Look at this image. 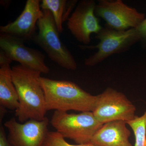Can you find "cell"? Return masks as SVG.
<instances>
[{"mask_svg": "<svg viewBox=\"0 0 146 146\" xmlns=\"http://www.w3.org/2000/svg\"><path fill=\"white\" fill-rule=\"evenodd\" d=\"M11 68L19 99L15 116L21 123L30 119L44 120L47 110L44 93L40 83L41 73L20 64Z\"/></svg>", "mask_w": 146, "mask_h": 146, "instance_id": "obj_1", "label": "cell"}, {"mask_svg": "<svg viewBox=\"0 0 146 146\" xmlns=\"http://www.w3.org/2000/svg\"><path fill=\"white\" fill-rule=\"evenodd\" d=\"M40 81L44 93L47 111L93 112L96 108L98 96H92L74 82L42 77Z\"/></svg>", "mask_w": 146, "mask_h": 146, "instance_id": "obj_2", "label": "cell"}, {"mask_svg": "<svg viewBox=\"0 0 146 146\" xmlns=\"http://www.w3.org/2000/svg\"><path fill=\"white\" fill-rule=\"evenodd\" d=\"M42 11L43 15L36 24L39 31L33 39L53 62L62 68L75 70L77 68L76 62L61 42L51 12L48 10Z\"/></svg>", "mask_w": 146, "mask_h": 146, "instance_id": "obj_3", "label": "cell"}, {"mask_svg": "<svg viewBox=\"0 0 146 146\" xmlns=\"http://www.w3.org/2000/svg\"><path fill=\"white\" fill-rule=\"evenodd\" d=\"M50 123L63 137L73 140L76 144L91 142L104 125L98 121L92 112L70 114L58 110L54 112Z\"/></svg>", "mask_w": 146, "mask_h": 146, "instance_id": "obj_4", "label": "cell"}, {"mask_svg": "<svg viewBox=\"0 0 146 146\" xmlns=\"http://www.w3.org/2000/svg\"><path fill=\"white\" fill-rule=\"evenodd\" d=\"M95 38L99 40L96 45L79 46L82 49H98L97 52L85 59L84 64L86 66L98 65L112 55L125 52L140 41L136 28L119 31L106 26L96 35Z\"/></svg>", "mask_w": 146, "mask_h": 146, "instance_id": "obj_5", "label": "cell"}, {"mask_svg": "<svg viewBox=\"0 0 146 146\" xmlns=\"http://www.w3.org/2000/svg\"><path fill=\"white\" fill-rule=\"evenodd\" d=\"M136 108L123 93L108 88L98 95L96 108L93 113L100 123L104 124L112 121L126 122L133 119Z\"/></svg>", "mask_w": 146, "mask_h": 146, "instance_id": "obj_6", "label": "cell"}, {"mask_svg": "<svg viewBox=\"0 0 146 146\" xmlns=\"http://www.w3.org/2000/svg\"><path fill=\"white\" fill-rule=\"evenodd\" d=\"M95 13L97 17L105 21L106 26L119 31L136 28L145 18L144 13L127 5L121 0H100Z\"/></svg>", "mask_w": 146, "mask_h": 146, "instance_id": "obj_7", "label": "cell"}, {"mask_svg": "<svg viewBox=\"0 0 146 146\" xmlns=\"http://www.w3.org/2000/svg\"><path fill=\"white\" fill-rule=\"evenodd\" d=\"M23 39L16 36L1 33L0 48L11 61H16L20 65L47 74L50 69L45 62L46 56L40 51L27 46Z\"/></svg>", "mask_w": 146, "mask_h": 146, "instance_id": "obj_8", "label": "cell"}, {"mask_svg": "<svg viewBox=\"0 0 146 146\" xmlns=\"http://www.w3.org/2000/svg\"><path fill=\"white\" fill-rule=\"evenodd\" d=\"M97 4L94 0H82L67 21V25L79 42L88 44L92 33L98 34L103 28L95 14Z\"/></svg>", "mask_w": 146, "mask_h": 146, "instance_id": "obj_9", "label": "cell"}, {"mask_svg": "<svg viewBox=\"0 0 146 146\" xmlns=\"http://www.w3.org/2000/svg\"><path fill=\"white\" fill-rule=\"evenodd\" d=\"M49 120L30 119L24 123L12 118L5 123L9 131L7 139L13 146H43L48 132Z\"/></svg>", "mask_w": 146, "mask_h": 146, "instance_id": "obj_10", "label": "cell"}, {"mask_svg": "<svg viewBox=\"0 0 146 146\" xmlns=\"http://www.w3.org/2000/svg\"><path fill=\"white\" fill-rule=\"evenodd\" d=\"M39 0H27L22 13L16 20L0 27V32L24 41L33 39L36 25L43 15Z\"/></svg>", "mask_w": 146, "mask_h": 146, "instance_id": "obj_11", "label": "cell"}, {"mask_svg": "<svg viewBox=\"0 0 146 146\" xmlns=\"http://www.w3.org/2000/svg\"><path fill=\"white\" fill-rule=\"evenodd\" d=\"M121 120L106 123L96 132L91 143L98 146H133L129 141L130 131Z\"/></svg>", "mask_w": 146, "mask_h": 146, "instance_id": "obj_12", "label": "cell"}, {"mask_svg": "<svg viewBox=\"0 0 146 146\" xmlns=\"http://www.w3.org/2000/svg\"><path fill=\"white\" fill-rule=\"evenodd\" d=\"M10 64L0 65V106L6 109L16 110L19 106V99Z\"/></svg>", "mask_w": 146, "mask_h": 146, "instance_id": "obj_13", "label": "cell"}, {"mask_svg": "<svg viewBox=\"0 0 146 146\" xmlns=\"http://www.w3.org/2000/svg\"><path fill=\"white\" fill-rule=\"evenodd\" d=\"M67 1L66 0H42L40 3L42 10H48L51 12L59 33L63 31V17Z\"/></svg>", "mask_w": 146, "mask_h": 146, "instance_id": "obj_14", "label": "cell"}, {"mask_svg": "<svg viewBox=\"0 0 146 146\" xmlns=\"http://www.w3.org/2000/svg\"><path fill=\"white\" fill-rule=\"evenodd\" d=\"M133 130L135 142L133 146H146V110L141 117L126 122Z\"/></svg>", "mask_w": 146, "mask_h": 146, "instance_id": "obj_15", "label": "cell"}, {"mask_svg": "<svg viewBox=\"0 0 146 146\" xmlns=\"http://www.w3.org/2000/svg\"><path fill=\"white\" fill-rule=\"evenodd\" d=\"M43 146H98L91 142L85 143L72 145L69 143L65 138L57 131H48Z\"/></svg>", "mask_w": 146, "mask_h": 146, "instance_id": "obj_16", "label": "cell"}, {"mask_svg": "<svg viewBox=\"0 0 146 146\" xmlns=\"http://www.w3.org/2000/svg\"><path fill=\"white\" fill-rule=\"evenodd\" d=\"M136 29L140 36V41L146 44V18Z\"/></svg>", "mask_w": 146, "mask_h": 146, "instance_id": "obj_17", "label": "cell"}, {"mask_svg": "<svg viewBox=\"0 0 146 146\" xmlns=\"http://www.w3.org/2000/svg\"><path fill=\"white\" fill-rule=\"evenodd\" d=\"M0 146H13L8 141L2 125L0 127Z\"/></svg>", "mask_w": 146, "mask_h": 146, "instance_id": "obj_18", "label": "cell"}]
</instances>
